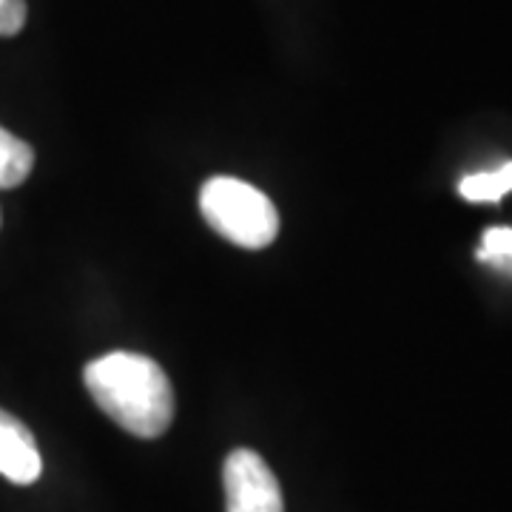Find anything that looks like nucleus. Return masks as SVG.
I'll list each match as a JSON object with an SVG mask.
<instances>
[{
  "mask_svg": "<svg viewBox=\"0 0 512 512\" xmlns=\"http://www.w3.org/2000/svg\"><path fill=\"white\" fill-rule=\"evenodd\" d=\"M222 484L228 512H285L274 470L254 450L228 453L222 467Z\"/></svg>",
  "mask_w": 512,
  "mask_h": 512,
  "instance_id": "nucleus-3",
  "label": "nucleus"
},
{
  "mask_svg": "<svg viewBox=\"0 0 512 512\" xmlns=\"http://www.w3.org/2000/svg\"><path fill=\"white\" fill-rule=\"evenodd\" d=\"M26 26V3L23 0H0V37L18 35Z\"/></svg>",
  "mask_w": 512,
  "mask_h": 512,
  "instance_id": "nucleus-8",
  "label": "nucleus"
},
{
  "mask_svg": "<svg viewBox=\"0 0 512 512\" xmlns=\"http://www.w3.org/2000/svg\"><path fill=\"white\" fill-rule=\"evenodd\" d=\"M200 211L222 239L248 251L271 245L279 234V214L271 197L237 177H211L202 185Z\"/></svg>",
  "mask_w": 512,
  "mask_h": 512,
  "instance_id": "nucleus-2",
  "label": "nucleus"
},
{
  "mask_svg": "<svg viewBox=\"0 0 512 512\" xmlns=\"http://www.w3.org/2000/svg\"><path fill=\"white\" fill-rule=\"evenodd\" d=\"M40 473L43 458L32 430L12 413L0 410V476L12 484H35Z\"/></svg>",
  "mask_w": 512,
  "mask_h": 512,
  "instance_id": "nucleus-4",
  "label": "nucleus"
},
{
  "mask_svg": "<svg viewBox=\"0 0 512 512\" xmlns=\"http://www.w3.org/2000/svg\"><path fill=\"white\" fill-rule=\"evenodd\" d=\"M478 262L490 265L493 271L504 276H512V228L495 225L487 228L481 237V248L476 251Z\"/></svg>",
  "mask_w": 512,
  "mask_h": 512,
  "instance_id": "nucleus-7",
  "label": "nucleus"
},
{
  "mask_svg": "<svg viewBox=\"0 0 512 512\" xmlns=\"http://www.w3.org/2000/svg\"><path fill=\"white\" fill-rule=\"evenodd\" d=\"M86 390L97 407L131 436L157 439L174 421V390L154 359L131 350H114L83 370Z\"/></svg>",
  "mask_w": 512,
  "mask_h": 512,
  "instance_id": "nucleus-1",
  "label": "nucleus"
},
{
  "mask_svg": "<svg viewBox=\"0 0 512 512\" xmlns=\"http://www.w3.org/2000/svg\"><path fill=\"white\" fill-rule=\"evenodd\" d=\"M512 191V163L498 165L495 171L470 174L458 185V194L467 202H495Z\"/></svg>",
  "mask_w": 512,
  "mask_h": 512,
  "instance_id": "nucleus-6",
  "label": "nucleus"
},
{
  "mask_svg": "<svg viewBox=\"0 0 512 512\" xmlns=\"http://www.w3.org/2000/svg\"><path fill=\"white\" fill-rule=\"evenodd\" d=\"M32 165H35L32 146L0 126V188H15L23 183L32 174Z\"/></svg>",
  "mask_w": 512,
  "mask_h": 512,
  "instance_id": "nucleus-5",
  "label": "nucleus"
}]
</instances>
